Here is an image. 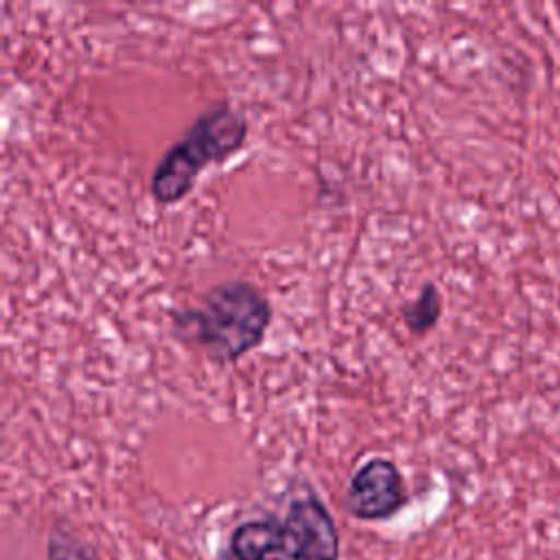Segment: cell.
Here are the masks:
<instances>
[{"instance_id":"cell-3","label":"cell","mask_w":560,"mask_h":560,"mask_svg":"<svg viewBox=\"0 0 560 560\" xmlns=\"http://www.w3.org/2000/svg\"><path fill=\"white\" fill-rule=\"evenodd\" d=\"M249 122L228 101L206 107L158 160L151 173V195L158 203L182 201L195 186L199 173L234 155L247 140Z\"/></svg>"},{"instance_id":"cell-6","label":"cell","mask_w":560,"mask_h":560,"mask_svg":"<svg viewBox=\"0 0 560 560\" xmlns=\"http://www.w3.org/2000/svg\"><path fill=\"white\" fill-rule=\"evenodd\" d=\"M48 560H98V558L90 545L81 542L70 532H61L57 525L55 529H50Z\"/></svg>"},{"instance_id":"cell-4","label":"cell","mask_w":560,"mask_h":560,"mask_svg":"<svg viewBox=\"0 0 560 560\" xmlns=\"http://www.w3.org/2000/svg\"><path fill=\"white\" fill-rule=\"evenodd\" d=\"M407 505L400 468L387 457H370L350 477L343 510L359 521H385Z\"/></svg>"},{"instance_id":"cell-7","label":"cell","mask_w":560,"mask_h":560,"mask_svg":"<svg viewBox=\"0 0 560 560\" xmlns=\"http://www.w3.org/2000/svg\"><path fill=\"white\" fill-rule=\"evenodd\" d=\"M556 9H558V13H560V2H558V4H556Z\"/></svg>"},{"instance_id":"cell-5","label":"cell","mask_w":560,"mask_h":560,"mask_svg":"<svg viewBox=\"0 0 560 560\" xmlns=\"http://www.w3.org/2000/svg\"><path fill=\"white\" fill-rule=\"evenodd\" d=\"M444 300L435 282H424L418 291V295L411 302H405L400 306V317L409 332L413 335H427L435 328V324L442 317Z\"/></svg>"},{"instance_id":"cell-2","label":"cell","mask_w":560,"mask_h":560,"mask_svg":"<svg viewBox=\"0 0 560 560\" xmlns=\"http://www.w3.org/2000/svg\"><path fill=\"white\" fill-rule=\"evenodd\" d=\"M234 560H337L339 532L326 503L311 490L291 499L284 518L238 523L230 534Z\"/></svg>"},{"instance_id":"cell-1","label":"cell","mask_w":560,"mask_h":560,"mask_svg":"<svg viewBox=\"0 0 560 560\" xmlns=\"http://www.w3.org/2000/svg\"><path fill=\"white\" fill-rule=\"evenodd\" d=\"M271 319L269 298L247 280L212 284L195 304L168 313L173 337L219 365L236 363L258 348Z\"/></svg>"}]
</instances>
